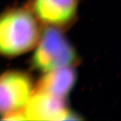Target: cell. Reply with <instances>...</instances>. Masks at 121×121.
Listing matches in <instances>:
<instances>
[{"instance_id": "4", "label": "cell", "mask_w": 121, "mask_h": 121, "mask_svg": "<svg viewBox=\"0 0 121 121\" xmlns=\"http://www.w3.org/2000/svg\"><path fill=\"white\" fill-rule=\"evenodd\" d=\"M78 0H32V12L44 24L55 27L66 26L77 13Z\"/></svg>"}, {"instance_id": "6", "label": "cell", "mask_w": 121, "mask_h": 121, "mask_svg": "<svg viewBox=\"0 0 121 121\" xmlns=\"http://www.w3.org/2000/svg\"><path fill=\"white\" fill-rule=\"evenodd\" d=\"M77 79L72 66L61 67L47 72L37 84L36 90L65 98L72 90Z\"/></svg>"}, {"instance_id": "1", "label": "cell", "mask_w": 121, "mask_h": 121, "mask_svg": "<svg viewBox=\"0 0 121 121\" xmlns=\"http://www.w3.org/2000/svg\"><path fill=\"white\" fill-rule=\"evenodd\" d=\"M37 18L29 9L12 8L0 15V55L14 56L31 50L40 37Z\"/></svg>"}, {"instance_id": "5", "label": "cell", "mask_w": 121, "mask_h": 121, "mask_svg": "<svg viewBox=\"0 0 121 121\" xmlns=\"http://www.w3.org/2000/svg\"><path fill=\"white\" fill-rule=\"evenodd\" d=\"M28 120L62 121L69 111L65 98H60L46 92L36 90L24 108Z\"/></svg>"}, {"instance_id": "3", "label": "cell", "mask_w": 121, "mask_h": 121, "mask_svg": "<svg viewBox=\"0 0 121 121\" xmlns=\"http://www.w3.org/2000/svg\"><path fill=\"white\" fill-rule=\"evenodd\" d=\"M32 92V81L26 73L9 71L0 75V115L23 110Z\"/></svg>"}, {"instance_id": "2", "label": "cell", "mask_w": 121, "mask_h": 121, "mask_svg": "<svg viewBox=\"0 0 121 121\" xmlns=\"http://www.w3.org/2000/svg\"><path fill=\"white\" fill-rule=\"evenodd\" d=\"M31 63L36 70L47 73L72 66L78 61L75 50L57 27L48 26L40 35Z\"/></svg>"}]
</instances>
